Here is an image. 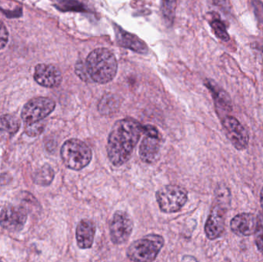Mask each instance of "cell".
Wrapping results in <instances>:
<instances>
[{
	"mask_svg": "<svg viewBox=\"0 0 263 262\" xmlns=\"http://www.w3.org/2000/svg\"><path fill=\"white\" fill-rule=\"evenodd\" d=\"M205 85L213 95L215 106L219 115L231 112L233 106L229 94L211 80H207Z\"/></svg>",
	"mask_w": 263,
	"mask_h": 262,
	"instance_id": "9a60e30c",
	"label": "cell"
},
{
	"mask_svg": "<svg viewBox=\"0 0 263 262\" xmlns=\"http://www.w3.org/2000/svg\"><path fill=\"white\" fill-rule=\"evenodd\" d=\"M257 223L258 218L254 214H239L232 219L230 228L232 232L239 236H250L254 235Z\"/></svg>",
	"mask_w": 263,
	"mask_h": 262,
	"instance_id": "7c38bea8",
	"label": "cell"
},
{
	"mask_svg": "<svg viewBox=\"0 0 263 262\" xmlns=\"http://www.w3.org/2000/svg\"><path fill=\"white\" fill-rule=\"evenodd\" d=\"M176 1L177 0H161V9L167 21L173 22L176 12Z\"/></svg>",
	"mask_w": 263,
	"mask_h": 262,
	"instance_id": "ffe728a7",
	"label": "cell"
},
{
	"mask_svg": "<svg viewBox=\"0 0 263 262\" xmlns=\"http://www.w3.org/2000/svg\"><path fill=\"white\" fill-rule=\"evenodd\" d=\"M216 1L218 2L217 4L221 5V6H222V5L226 4L227 3V1L226 0H216Z\"/></svg>",
	"mask_w": 263,
	"mask_h": 262,
	"instance_id": "83f0119b",
	"label": "cell"
},
{
	"mask_svg": "<svg viewBox=\"0 0 263 262\" xmlns=\"http://www.w3.org/2000/svg\"><path fill=\"white\" fill-rule=\"evenodd\" d=\"M117 43L120 46L131 49L139 53H145L148 51L146 45L139 37L123 30L119 26H114Z\"/></svg>",
	"mask_w": 263,
	"mask_h": 262,
	"instance_id": "2e32d148",
	"label": "cell"
},
{
	"mask_svg": "<svg viewBox=\"0 0 263 262\" xmlns=\"http://www.w3.org/2000/svg\"><path fill=\"white\" fill-rule=\"evenodd\" d=\"M86 68L92 81L99 84H106L115 78L118 63L110 50L106 48H99L88 55Z\"/></svg>",
	"mask_w": 263,
	"mask_h": 262,
	"instance_id": "7a4b0ae2",
	"label": "cell"
},
{
	"mask_svg": "<svg viewBox=\"0 0 263 262\" xmlns=\"http://www.w3.org/2000/svg\"><path fill=\"white\" fill-rule=\"evenodd\" d=\"M133 230V218L129 213L125 211H117L109 224V234L112 243L122 245L126 243L130 238Z\"/></svg>",
	"mask_w": 263,
	"mask_h": 262,
	"instance_id": "ba28073f",
	"label": "cell"
},
{
	"mask_svg": "<svg viewBox=\"0 0 263 262\" xmlns=\"http://www.w3.org/2000/svg\"><path fill=\"white\" fill-rule=\"evenodd\" d=\"M55 172L49 165L46 164L34 172L33 181L40 186H48L53 181Z\"/></svg>",
	"mask_w": 263,
	"mask_h": 262,
	"instance_id": "ac0fdd59",
	"label": "cell"
},
{
	"mask_svg": "<svg viewBox=\"0 0 263 262\" xmlns=\"http://www.w3.org/2000/svg\"><path fill=\"white\" fill-rule=\"evenodd\" d=\"M182 261H197L196 258H193V257H191V258H189V257H185V258H182Z\"/></svg>",
	"mask_w": 263,
	"mask_h": 262,
	"instance_id": "484cf974",
	"label": "cell"
},
{
	"mask_svg": "<svg viewBox=\"0 0 263 262\" xmlns=\"http://www.w3.org/2000/svg\"><path fill=\"white\" fill-rule=\"evenodd\" d=\"M62 160L68 169L80 171L92 161V152L84 142L71 138L63 143L60 151Z\"/></svg>",
	"mask_w": 263,
	"mask_h": 262,
	"instance_id": "277c9868",
	"label": "cell"
},
{
	"mask_svg": "<svg viewBox=\"0 0 263 262\" xmlns=\"http://www.w3.org/2000/svg\"><path fill=\"white\" fill-rule=\"evenodd\" d=\"M143 126L132 118L118 120L112 126L108 138V158L114 166L120 167L130 159L132 154L139 143Z\"/></svg>",
	"mask_w": 263,
	"mask_h": 262,
	"instance_id": "6da1fadb",
	"label": "cell"
},
{
	"mask_svg": "<svg viewBox=\"0 0 263 262\" xmlns=\"http://www.w3.org/2000/svg\"><path fill=\"white\" fill-rule=\"evenodd\" d=\"M20 120L12 115H3L0 116V134L6 133L11 135H15L20 130Z\"/></svg>",
	"mask_w": 263,
	"mask_h": 262,
	"instance_id": "d6986e66",
	"label": "cell"
},
{
	"mask_svg": "<svg viewBox=\"0 0 263 262\" xmlns=\"http://www.w3.org/2000/svg\"><path fill=\"white\" fill-rule=\"evenodd\" d=\"M159 209L164 213H175L182 209L188 200V192L176 185H168L159 189L156 193Z\"/></svg>",
	"mask_w": 263,
	"mask_h": 262,
	"instance_id": "8992f818",
	"label": "cell"
},
{
	"mask_svg": "<svg viewBox=\"0 0 263 262\" xmlns=\"http://www.w3.org/2000/svg\"><path fill=\"white\" fill-rule=\"evenodd\" d=\"M161 138L145 135L139 149V157L143 163L153 164L159 159Z\"/></svg>",
	"mask_w": 263,
	"mask_h": 262,
	"instance_id": "4fadbf2b",
	"label": "cell"
},
{
	"mask_svg": "<svg viewBox=\"0 0 263 262\" xmlns=\"http://www.w3.org/2000/svg\"><path fill=\"white\" fill-rule=\"evenodd\" d=\"M260 203H261V206H262V210H263V187H262V190H261V193H260Z\"/></svg>",
	"mask_w": 263,
	"mask_h": 262,
	"instance_id": "4316f807",
	"label": "cell"
},
{
	"mask_svg": "<svg viewBox=\"0 0 263 262\" xmlns=\"http://www.w3.org/2000/svg\"><path fill=\"white\" fill-rule=\"evenodd\" d=\"M222 124L227 138L237 150H245L248 147L250 137L242 125L235 117L226 115L222 118Z\"/></svg>",
	"mask_w": 263,
	"mask_h": 262,
	"instance_id": "9c48e42d",
	"label": "cell"
},
{
	"mask_svg": "<svg viewBox=\"0 0 263 262\" xmlns=\"http://www.w3.org/2000/svg\"><path fill=\"white\" fill-rule=\"evenodd\" d=\"M7 178H11L10 175H7V174L6 173L1 174V175H0V184L5 185L9 183L10 180H7Z\"/></svg>",
	"mask_w": 263,
	"mask_h": 262,
	"instance_id": "d4e9b609",
	"label": "cell"
},
{
	"mask_svg": "<svg viewBox=\"0 0 263 262\" xmlns=\"http://www.w3.org/2000/svg\"><path fill=\"white\" fill-rule=\"evenodd\" d=\"M120 98L112 94L105 95L98 104V111L103 115H112L120 108Z\"/></svg>",
	"mask_w": 263,
	"mask_h": 262,
	"instance_id": "e0dca14e",
	"label": "cell"
},
{
	"mask_svg": "<svg viewBox=\"0 0 263 262\" xmlns=\"http://www.w3.org/2000/svg\"><path fill=\"white\" fill-rule=\"evenodd\" d=\"M96 235V225L89 219L80 221L76 230L77 245L81 249H88L92 247Z\"/></svg>",
	"mask_w": 263,
	"mask_h": 262,
	"instance_id": "5bb4252c",
	"label": "cell"
},
{
	"mask_svg": "<svg viewBox=\"0 0 263 262\" xmlns=\"http://www.w3.org/2000/svg\"><path fill=\"white\" fill-rule=\"evenodd\" d=\"M164 244L163 237L156 234H150L133 241L128 248L126 254L130 261H153L157 258Z\"/></svg>",
	"mask_w": 263,
	"mask_h": 262,
	"instance_id": "5b68a950",
	"label": "cell"
},
{
	"mask_svg": "<svg viewBox=\"0 0 263 262\" xmlns=\"http://www.w3.org/2000/svg\"><path fill=\"white\" fill-rule=\"evenodd\" d=\"M27 220V210L23 206H9L0 213V225L9 232H20Z\"/></svg>",
	"mask_w": 263,
	"mask_h": 262,
	"instance_id": "30bf717a",
	"label": "cell"
},
{
	"mask_svg": "<svg viewBox=\"0 0 263 262\" xmlns=\"http://www.w3.org/2000/svg\"><path fill=\"white\" fill-rule=\"evenodd\" d=\"M55 108V103L47 97H37L29 100L22 110V119L26 125L41 122L50 115Z\"/></svg>",
	"mask_w": 263,
	"mask_h": 262,
	"instance_id": "52a82bcc",
	"label": "cell"
},
{
	"mask_svg": "<svg viewBox=\"0 0 263 262\" xmlns=\"http://www.w3.org/2000/svg\"><path fill=\"white\" fill-rule=\"evenodd\" d=\"M34 79L43 87L55 88L61 84L63 75L57 66L43 63L35 66Z\"/></svg>",
	"mask_w": 263,
	"mask_h": 262,
	"instance_id": "8fae6325",
	"label": "cell"
},
{
	"mask_svg": "<svg viewBox=\"0 0 263 262\" xmlns=\"http://www.w3.org/2000/svg\"><path fill=\"white\" fill-rule=\"evenodd\" d=\"M9 41V32L3 22L0 21V50L3 49Z\"/></svg>",
	"mask_w": 263,
	"mask_h": 262,
	"instance_id": "cb8c5ba5",
	"label": "cell"
},
{
	"mask_svg": "<svg viewBox=\"0 0 263 262\" xmlns=\"http://www.w3.org/2000/svg\"><path fill=\"white\" fill-rule=\"evenodd\" d=\"M257 228L255 232V241L258 250L263 254V215H259L257 216Z\"/></svg>",
	"mask_w": 263,
	"mask_h": 262,
	"instance_id": "7402d4cb",
	"label": "cell"
},
{
	"mask_svg": "<svg viewBox=\"0 0 263 262\" xmlns=\"http://www.w3.org/2000/svg\"><path fill=\"white\" fill-rule=\"evenodd\" d=\"M211 26L218 38L223 42L230 40V35L227 32L225 25L219 19H214L211 23Z\"/></svg>",
	"mask_w": 263,
	"mask_h": 262,
	"instance_id": "44dd1931",
	"label": "cell"
},
{
	"mask_svg": "<svg viewBox=\"0 0 263 262\" xmlns=\"http://www.w3.org/2000/svg\"><path fill=\"white\" fill-rule=\"evenodd\" d=\"M230 203L231 195L228 188H217L214 203L205 225V233L209 239H217L223 234Z\"/></svg>",
	"mask_w": 263,
	"mask_h": 262,
	"instance_id": "3957f363",
	"label": "cell"
},
{
	"mask_svg": "<svg viewBox=\"0 0 263 262\" xmlns=\"http://www.w3.org/2000/svg\"><path fill=\"white\" fill-rule=\"evenodd\" d=\"M44 130V125L42 122L33 123V124L26 125L25 132L29 136L35 137L40 135Z\"/></svg>",
	"mask_w": 263,
	"mask_h": 262,
	"instance_id": "603a6c76",
	"label": "cell"
}]
</instances>
